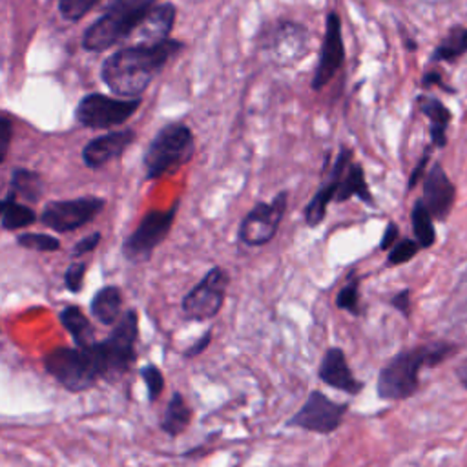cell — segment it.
<instances>
[{
	"label": "cell",
	"mask_w": 467,
	"mask_h": 467,
	"mask_svg": "<svg viewBox=\"0 0 467 467\" xmlns=\"http://www.w3.org/2000/svg\"><path fill=\"white\" fill-rule=\"evenodd\" d=\"M101 240H102V234H101V232L90 234V236H86V238H83L81 242H77V245H75L74 251H72V256H74V258L88 256L90 252H93V251L99 247Z\"/></svg>",
	"instance_id": "36"
},
{
	"label": "cell",
	"mask_w": 467,
	"mask_h": 467,
	"mask_svg": "<svg viewBox=\"0 0 467 467\" xmlns=\"http://www.w3.org/2000/svg\"><path fill=\"white\" fill-rule=\"evenodd\" d=\"M358 198L362 203L369 205V207H374V198L369 190V185H367V180H366V172L362 168L360 163H350L348 168L345 170L343 178H341V183H339V190L336 194V203H343L350 198Z\"/></svg>",
	"instance_id": "22"
},
{
	"label": "cell",
	"mask_w": 467,
	"mask_h": 467,
	"mask_svg": "<svg viewBox=\"0 0 467 467\" xmlns=\"http://www.w3.org/2000/svg\"><path fill=\"white\" fill-rule=\"evenodd\" d=\"M456 376H458L460 383H462L463 387H467V360H463V362L460 364V367L456 369Z\"/></svg>",
	"instance_id": "42"
},
{
	"label": "cell",
	"mask_w": 467,
	"mask_h": 467,
	"mask_svg": "<svg viewBox=\"0 0 467 467\" xmlns=\"http://www.w3.org/2000/svg\"><path fill=\"white\" fill-rule=\"evenodd\" d=\"M17 243L19 247L35 252H57L61 249V242L49 236V234H40V232H24L17 238Z\"/></svg>",
	"instance_id": "30"
},
{
	"label": "cell",
	"mask_w": 467,
	"mask_h": 467,
	"mask_svg": "<svg viewBox=\"0 0 467 467\" xmlns=\"http://www.w3.org/2000/svg\"><path fill=\"white\" fill-rule=\"evenodd\" d=\"M180 203L172 205L168 210H152L148 212L137 228L123 243V256L132 263L148 261L154 251L166 240L172 230L173 219L178 216Z\"/></svg>",
	"instance_id": "8"
},
{
	"label": "cell",
	"mask_w": 467,
	"mask_h": 467,
	"mask_svg": "<svg viewBox=\"0 0 467 467\" xmlns=\"http://www.w3.org/2000/svg\"><path fill=\"white\" fill-rule=\"evenodd\" d=\"M210 341H212V330H208L205 336H201L194 345H190L185 353H183V357L185 358H196V357H199L201 353H205V348H208V345H210Z\"/></svg>",
	"instance_id": "40"
},
{
	"label": "cell",
	"mask_w": 467,
	"mask_h": 467,
	"mask_svg": "<svg viewBox=\"0 0 467 467\" xmlns=\"http://www.w3.org/2000/svg\"><path fill=\"white\" fill-rule=\"evenodd\" d=\"M347 411V403L334 401L322 391H313L300 411L286 422V426L300 427L316 435H330L341 426Z\"/></svg>",
	"instance_id": "11"
},
{
	"label": "cell",
	"mask_w": 467,
	"mask_h": 467,
	"mask_svg": "<svg viewBox=\"0 0 467 467\" xmlns=\"http://www.w3.org/2000/svg\"><path fill=\"white\" fill-rule=\"evenodd\" d=\"M286 201V192H279L270 203H258L240 225V242L247 247H263L270 243L285 217Z\"/></svg>",
	"instance_id": "12"
},
{
	"label": "cell",
	"mask_w": 467,
	"mask_h": 467,
	"mask_svg": "<svg viewBox=\"0 0 467 467\" xmlns=\"http://www.w3.org/2000/svg\"><path fill=\"white\" fill-rule=\"evenodd\" d=\"M12 136H13V123L8 113H3V117H0V163L6 161Z\"/></svg>",
	"instance_id": "35"
},
{
	"label": "cell",
	"mask_w": 467,
	"mask_h": 467,
	"mask_svg": "<svg viewBox=\"0 0 467 467\" xmlns=\"http://www.w3.org/2000/svg\"><path fill=\"white\" fill-rule=\"evenodd\" d=\"M143 99H123L110 97L102 93H88L81 99L75 110V119L79 125L93 130H106L127 123L139 110Z\"/></svg>",
	"instance_id": "7"
},
{
	"label": "cell",
	"mask_w": 467,
	"mask_h": 467,
	"mask_svg": "<svg viewBox=\"0 0 467 467\" xmlns=\"http://www.w3.org/2000/svg\"><path fill=\"white\" fill-rule=\"evenodd\" d=\"M44 369L70 392L90 391L101 378L90 345L84 348L58 347L49 350L44 357Z\"/></svg>",
	"instance_id": "6"
},
{
	"label": "cell",
	"mask_w": 467,
	"mask_h": 467,
	"mask_svg": "<svg viewBox=\"0 0 467 467\" xmlns=\"http://www.w3.org/2000/svg\"><path fill=\"white\" fill-rule=\"evenodd\" d=\"M433 221H435V217L431 216L427 205L424 203V199H419L411 212V223H413V232L417 236V242L420 243L422 249H429L436 242V230H435Z\"/></svg>",
	"instance_id": "28"
},
{
	"label": "cell",
	"mask_w": 467,
	"mask_h": 467,
	"mask_svg": "<svg viewBox=\"0 0 467 467\" xmlns=\"http://www.w3.org/2000/svg\"><path fill=\"white\" fill-rule=\"evenodd\" d=\"M183 48V42L173 39L154 46L123 48L111 53L102 63L101 77L111 93L123 99H137L170 58Z\"/></svg>",
	"instance_id": "1"
},
{
	"label": "cell",
	"mask_w": 467,
	"mask_h": 467,
	"mask_svg": "<svg viewBox=\"0 0 467 467\" xmlns=\"http://www.w3.org/2000/svg\"><path fill=\"white\" fill-rule=\"evenodd\" d=\"M336 307L339 311H347L353 316H360L362 314V307H360V279L350 274L347 283L339 288L338 296H336Z\"/></svg>",
	"instance_id": "29"
},
{
	"label": "cell",
	"mask_w": 467,
	"mask_h": 467,
	"mask_svg": "<svg viewBox=\"0 0 467 467\" xmlns=\"http://www.w3.org/2000/svg\"><path fill=\"white\" fill-rule=\"evenodd\" d=\"M137 339H139V314L130 309L117 322L106 339L90 345L101 378L115 380L136 366L137 360Z\"/></svg>",
	"instance_id": "4"
},
{
	"label": "cell",
	"mask_w": 467,
	"mask_h": 467,
	"mask_svg": "<svg viewBox=\"0 0 467 467\" xmlns=\"http://www.w3.org/2000/svg\"><path fill=\"white\" fill-rule=\"evenodd\" d=\"M400 230L394 223H389L387 228L383 230V236H382V242H380V249L382 251H391L400 240Z\"/></svg>",
	"instance_id": "39"
},
{
	"label": "cell",
	"mask_w": 467,
	"mask_h": 467,
	"mask_svg": "<svg viewBox=\"0 0 467 467\" xmlns=\"http://www.w3.org/2000/svg\"><path fill=\"white\" fill-rule=\"evenodd\" d=\"M422 86H424V88L438 86V88H442V90H445V92H454L453 88H449V86L444 83L442 74L436 72V70H431V72H427V74L422 77Z\"/></svg>",
	"instance_id": "41"
},
{
	"label": "cell",
	"mask_w": 467,
	"mask_h": 467,
	"mask_svg": "<svg viewBox=\"0 0 467 467\" xmlns=\"http://www.w3.org/2000/svg\"><path fill=\"white\" fill-rule=\"evenodd\" d=\"M318 376L323 383L329 387L347 392V394H360L364 389V383L355 376L353 369L348 367L347 357L339 347H329L327 353L322 358Z\"/></svg>",
	"instance_id": "17"
},
{
	"label": "cell",
	"mask_w": 467,
	"mask_h": 467,
	"mask_svg": "<svg viewBox=\"0 0 467 467\" xmlns=\"http://www.w3.org/2000/svg\"><path fill=\"white\" fill-rule=\"evenodd\" d=\"M424 203L427 205L431 216L438 221H445L453 210L456 189L451 183L440 163H435L424 178Z\"/></svg>",
	"instance_id": "16"
},
{
	"label": "cell",
	"mask_w": 467,
	"mask_h": 467,
	"mask_svg": "<svg viewBox=\"0 0 467 467\" xmlns=\"http://www.w3.org/2000/svg\"><path fill=\"white\" fill-rule=\"evenodd\" d=\"M307 28L295 21H281L269 40V51L281 66L298 63L307 53Z\"/></svg>",
	"instance_id": "14"
},
{
	"label": "cell",
	"mask_w": 467,
	"mask_h": 467,
	"mask_svg": "<svg viewBox=\"0 0 467 467\" xmlns=\"http://www.w3.org/2000/svg\"><path fill=\"white\" fill-rule=\"evenodd\" d=\"M391 305H392L398 313H401L403 316L411 314V290L405 288V290L398 292V295L391 300Z\"/></svg>",
	"instance_id": "38"
},
{
	"label": "cell",
	"mask_w": 467,
	"mask_h": 467,
	"mask_svg": "<svg viewBox=\"0 0 467 467\" xmlns=\"http://www.w3.org/2000/svg\"><path fill=\"white\" fill-rule=\"evenodd\" d=\"M456 350L453 343L435 341L396 355L378 374L376 392L382 400L398 401L411 398L420 387V371L447 360Z\"/></svg>",
	"instance_id": "2"
},
{
	"label": "cell",
	"mask_w": 467,
	"mask_h": 467,
	"mask_svg": "<svg viewBox=\"0 0 467 467\" xmlns=\"http://www.w3.org/2000/svg\"><path fill=\"white\" fill-rule=\"evenodd\" d=\"M420 243L417 240H400L387 256V265L389 267H396V265H403L407 261H411L419 252H420Z\"/></svg>",
	"instance_id": "32"
},
{
	"label": "cell",
	"mask_w": 467,
	"mask_h": 467,
	"mask_svg": "<svg viewBox=\"0 0 467 467\" xmlns=\"http://www.w3.org/2000/svg\"><path fill=\"white\" fill-rule=\"evenodd\" d=\"M154 6H157V0H119L117 4L106 6L104 15L84 31L83 48L101 53L130 39Z\"/></svg>",
	"instance_id": "3"
},
{
	"label": "cell",
	"mask_w": 467,
	"mask_h": 467,
	"mask_svg": "<svg viewBox=\"0 0 467 467\" xmlns=\"http://www.w3.org/2000/svg\"><path fill=\"white\" fill-rule=\"evenodd\" d=\"M10 194H13L17 199H24L30 203H37L44 194V181L40 173L26 170V168H15L12 172L10 181Z\"/></svg>",
	"instance_id": "25"
},
{
	"label": "cell",
	"mask_w": 467,
	"mask_h": 467,
	"mask_svg": "<svg viewBox=\"0 0 467 467\" xmlns=\"http://www.w3.org/2000/svg\"><path fill=\"white\" fill-rule=\"evenodd\" d=\"M106 207V201L97 196H84L77 199L49 201L44 205L40 223L55 232H74L92 223Z\"/></svg>",
	"instance_id": "10"
},
{
	"label": "cell",
	"mask_w": 467,
	"mask_h": 467,
	"mask_svg": "<svg viewBox=\"0 0 467 467\" xmlns=\"http://www.w3.org/2000/svg\"><path fill=\"white\" fill-rule=\"evenodd\" d=\"M117 3H119V0H110V4H108V6H111V4H117Z\"/></svg>",
	"instance_id": "43"
},
{
	"label": "cell",
	"mask_w": 467,
	"mask_h": 467,
	"mask_svg": "<svg viewBox=\"0 0 467 467\" xmlns=\"http://www.w3.org/2000/svg\"><path fill=\"white\" fill-rule=\"evenodd\" d=\"M37 221V214L31 207L19 203L13 194H6L3 199V228L8 232L31 226Z\"/></svg>",
	"instance_id": "27"
},
{
	"label": "cell",
	"mask_w": 467,
	"mask_h": 467,
	"mask_svg": "<svg viewBox=\"0 0 467 467\" xmlns=\"http://www.w3.org/2000/svg\"><path fill=\"white\" fill-rule=\"evenodd\" d=\"M86 269H88V265L84 261H77V263H72L68 267V270L65 274V285L72 292V295H79V292L83 290Z\"/></svg>",
	"instance_id": "34"
},
{
	"label": "cell",
	"mask_w": 467,
	"mask_h": 467,
	"mask_svg": "<svg viewBox=\"0 0 467 467\" xmlns=\"http://www.w3.org/2000/svg\"><path fill=\"white\" fill-rule=\"evenodd\" d=\"M101 0H58V12H61L63 19L70 22H79L84 19Z\"/></svg>",
	"instance_id": "31"
},
{
	"label": "cell",
	"mask_w": 467,
	"mask_h": 467,
	"mask_svg": "<svg viewBox=\"0 0 467 467\" xmlns=\"http://www.w3.org/2000/svg\"><path fill=\"white\" fill-rule=\"evenodd\" d=\"M121 309H123V292L115 285H106L99 288L90 304L92 316L99 323L108 327H115L117 322L123 318Z\"/></svg>",
	"instance_id": "21"
},
{
	"label": "cell",
	"mask_w": 467,
	"mask_h": 467,
	"mask_svg": "<svg viewBox=\"0 0 467 467\" xmlns=\"http://www.w3.org/2000/svg\"><path fill=\"white\" fill-rule=\"evenodd\" d=\"M136 137L137 134L134 130H119L99 136L83 148V161L88 168L99 170L115 157H121Z\"/></svg>",
	"instance_id": "18"
},
{
	"label": "cell",
	"mask_w": 467,
	"mask_h": 467,
	"mask_svg": "<svg viewBox=\"0 0 467 467\" xmlns=\"http://www.w3.org/2000/svg\"><path fill=\"white\" fill-rule=\"evenodd\" d=\"M190 422H192V409L189 407V403L181 392H173L164 409L161 424H159L161 431L164 435L175 438L187 431Z\"/></svg>",
	"instance_id": "23"
},
{
	"label": "cell",
	"mask_w": 467,
	"mask_h": 467,
	"mask_svg": "<svg viewBox=\"0 0 467 467\" xmlns=\"http://www.w3.org/2000/svg\"><path fill=\"white\" fill-rule=\"evenodd\" d=\"M419 110L431 121V145L435 148H444L447 145V128L453 121L451 110L436 97L420 95L417 99Z\"/></svg>",
	"instance_id": "20"
},
{
	"label": "cell",
	"mask_w": 467,
	"mask_h": 467,
	"mask_svg": "<svg viewBox=\"0 0 467 467\" xmlns=\"http://www.w3.org/2000/svg\"><path fill=\"white\" fill-rule=\"evenodd\" d=\"M228 283L230 276L225 269H210L203 276V279L190 292H187V296L183 298L181 309L185 318L190 322H207L216 318L223 309Z\"/></svg>",
	"instance_id": "9"
},
{
	"label": "cell",
	"mask_w": 467,
	"mask_h": 467,
	"mask_svg": "<svg viewBox=\"0 0 467 467\" xmlns=\"http://www.w3.org/2000/svg\"><path fill=\"white\" fill-rule=\"evenodd\" d=\"M145 385H146V391H148V401L154 403L159 400V396L163 394L164 391V376L163 373L155 367V366H146L139 371Z\"/></svg>",
	"instance_id": "33"
},
{
	"label": "cell",
	"mask_w": 467,
	"mask_h": 467,
	"mask_svg": "<svg viewBox=\"0 0 467 467\" xmlns=\"http://www.w3.org/2000/svg\"><path fill=\"white\" fill-rule=\"evenodd\" d=\"M345 63V44L341 31V17L338 12H330L325 22V35L322 44L320 61L313 79V90H323Z\"/></svg>",
	"instance_id": "13"
},
{
	"label": "cell",
	"mask_w": 467,
	"mask_h": 467,
	"mask_svg": "<svg viewBox=\"0 0 467 467\" xmlns=\"http://www.w3.org/2000/svg\"><path fill=\"white\" fill-rule=\"evenodd\" d=\"M58 322L68 330V334L74 338L75 347L84 348L92 343H95V329L88 316L83 313L77 305H68L61 313H58Z\"/></svg>",
	"instance_id": "24"
},
{
	"label": "cell",
	"mask_w": 467,
	"mask_h": 467,
	"mask_svg": "<svg viewBox=\"0 0 467 467\" xmlns=\"http://www.w3.org/2000/svg\"><path fill=\"white\" fill-rule=\"evenodd\" d=\"M196 141L192 130L183 123H168L163 127L145 152V175L154 181L163 175L190 163Z\"/></svg>",
	"instance_id": "5"
},
{
	"label": "cell",
	"mask_w": 467,
	"mask_h": 467,
	"mask_svg": "<svg viewBox=\"0 0 467 467\" xmlns=\"http://www.w3.org/2000/svg\"><path fill=\"white\" fill-rule=\"evenodd\" d=\"M467 53V28L453 26L444 40L435 48L431 63H454Z\"/></svg>",
	"instance_id": "26"
},
{
	"label": "cell",
	"mask_w": 467,
	"mask_h": 467,
	"mask_svg": "<svg viewBox=\"0 0 467 467\" xmlns=\"http://www.w3.org/2000/svg\"><path fill=\"white\" fill-rule=\"evenodd\" d=\"M175 17H178V8L173 4L164 3L154 6L139 28L132 33V46H154L168 40L175 24Z\"/></svg>",
	"instance_id": "19"
},
{
	"label": "cell",
	"mask_w": 467,
	"mask_h": 467,
	"mask_svg": "<svg viewBox=\"0 0 467 467\" xmlns=\"http://www.w3.org/2000/svg\"><path fill=\"white\" fill-rule=\"evenodd\" d=\"M350 163H353V150L341 146L339 154L336 157V163H334V166L329 173V178L323 181V185L318 189V192L314 194L311 203L305 207L304 216H305L307 226L316 228L325 219L327 208L336 199L341 178H343V173H345V170L348 168Z\"/></svg>",
	"instance_id": "15"
},
{
	"label": "cell",
	"mask_w": 467,
	"mask_h": 467,
	"mask_svg": "<svg viewBox=\"0 0 467 467\" xmlns=\"http://www.w3.org/2000/svg\"><path fill=\"white\" fill-rule=\"evenodd\" d=\"M429 159H431V148H427V150L424 152V155L420 157V161L417 163V166H415V170H413V173H411V178H409L407 190H413L419 183L424 181V178L427 175V164H429Z\"/></svg>",
	"instance_id": "37"
}]
</instances>
